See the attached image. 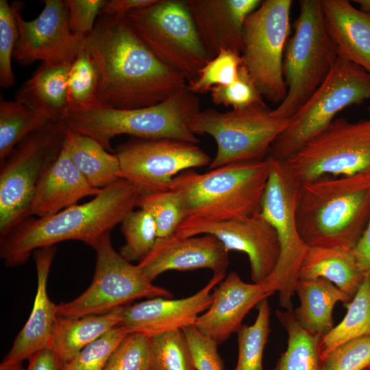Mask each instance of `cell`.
<instances>
[{"label":"cell","instance_id":"cell-1","mask_svg":"<svg viewBox=\"0 0 370 370\" xmlns=\"http://www.w3.org/2000/svg\"><path fill=\"white\" fill-rule=\"evenodd\" d=\"M99 75L103 106L136 109L158 104L186 86L144 45L126 16L101 13L84 40Z\"/></svg>","mask_w":370,"mask_h":370},{"label":"cell","instance_id":"cell-2","mask_svg":"<svg viewBox=\"0 0 370 370\" xmlns=\"http://www.w3.org/2000/svg\"><path fill=\"white\" fill-rule=\"evenodd\" d=\"M141 193L125 179L103 188L90 201L45 217H29L0 237V256L6 267L24 264L34 251L65 241H79L95 249L137 206Z\"/></svg>","mask_w":370,"mask_h":370},{"label":"cell","instance_id":"cell-3","mask_svg":"<svg viewBox=\"0 0 370 370\" xmlns=\"http://www.w3.org/2000/svg\"><path fill=\"white\" fill-rule=\"evenodd\" d=\"M295 214L308 247L352 249L370 220V173L299 184Z\"/></svg>","mask_w":370,"mask_h":370},{"label":"cell","instance_id":"cell-4","mask_svg":"<svg viewBox=\"0 0 370 370\" xmlns=\"http://www.w3.org/2000/svg\"><path fill=\"white\" fill-rule=\"evenodd\" d=\"M269 171L266 158L227 164L204 173L188 169L175 177L169 189L179 197L186 218L243 219L260 212Z\"/></svg>","mask_w":370,"mask_h":370},{"label":"cell","instance_id":"cell-5","mask_svg":"<svg viewBox=\"0 0 370 370\" xmlns=\"http://www.w3.org/2000/svg\"><path fill=\"white\" fill-rule=\"evenodd\" d=\"M199 111V99L186 85L164 101L148 107L68 109L62 122L68 128L93 138L107 151L112 150L110 140L121 134L197 144L199 139L190 130L189 123Z\"/></svg>","mask_w":370,"mask_h":370},{"label":"cell","instance_id":"cell-6","mask_svg":"<svg viewBox=\"0 0 370 370\" xmlns=\"http://www.w3.org/2000/svg\"><path fill=\"white\" fill-rule=\"evenodd\" d=\"M295 32L284 56L286 96L275 113L290 119L325 79L338 56L327 32L321 0L299 1Z\"/></svg>","mask_w":370,"mask_h":370},{"label":"cell","instance_id":"cell-7","mask_svg":"<svg viewBox=\"0 0 370 370\" xmlns=\"http://www.w3.org/2000/svg\"><path fill=\"white\" fill-rule=\"evenodd\" d=\"M68 127L53 121L21 140L0 169V237L29 216L40 181L59 158Z\"/></svg>","mask_w":370,"mask_h":370},{"label":"cell","instance_id":"cell-8","mask_svg":"<svg viewBox=\"0 0 370 370\" xmlns=\"http://www.w3.org/2000/svg\"><path fill=\"white\" fill-rule=\"evenodd\" d=\"M370 99V73L337 58L330 73L272 144L268 158L284 162L325 130L343 109Z\"/></svg>","mask_w":370,"mask_h":370},{"label":"cell","instance_id":"cell-9","mask_svg":"<svg viewBox=\"0 0 370 370\" xmlns=\"http://www.w3.org/2000/svg\"><path fill=\"white\" fill-rule=\"evenodd\" d=\"M126 19L151 52L188 83L211 60L184 0H156Z\"/></svg>","mask_w":370,"mask_h":370},{"label":"cell","instance_id":"cell-10","mask_svg":"<svg viewBox=\"0 0 370 370\" xmlns=\"http://www.w3.org/2000/svg\"><path fill=\"white\" fill-rule=\"evenodd\" d=\"M290 119L277 115L263 103L241 110L199 111L189 123L192 132L208 135L217 144L210 169L227 164L264 159Z\"/></svg>","mask_w":370,"mask_h":370},{"label":"cell","instance_id":"cell-11","mask_svg":"<svg viewBox=\"0 0 370 370\" xmlns=\"http://www.w3.org/2000/svg\"><path fill=\"white\" fill-rule=\"evenodd\" d=\"M269 178L261 202L260 212L276 231L280 256L277 265L264 282L267 291L278 293L284 310L293 309L292 299L299 281V271L308 246L301 239L295 219V201L299 184L284 162L271 158Z\"/></svg>","mask_w":370,"mask_h":370},{"label":"cell","instance_id":"cell-12","mask_svg":"<svg viewBox=\"0 0 370 370\" xmlns=\"http://www.w3.org/2000/svg\"><path fill=\"white\" fill-rule=\"evenodd\" d=\"M284 162L299 184L370 173V120L335 119Z\"/></svg>","mask_w":370,"mask_h":370},{"label":"cell","instance_id":"cell-13","mask_svg":"<svg viewBox=\"0 0 370 370\" xmlns=\"http://www.w3.org/2000/svg\"><path fill=\"white\" fill-rule=\"evenodd\" d=\"M95 250L96 263L91 284L75 299L57 305L58 317L104 314L140 298H173L169 290L153 284L137 264L115 250L110 232L102 236Z\"/></svg>","mask_w":370,"mask_h":370},{"label":"cell","instance_id":"cell-14","mask_svg":"<svg viewBox=\"0 0 370 370\" xmlns=\"http://www.w3.org/2000/svg\"><path fill=\"white\" fill-rule=\"evenodd\" d=\"M291 0H265L247 18L243 64L262 97L280 104L286 94L283 61Z\"/></svg>","mask_w":370,"mask_h":370},{"label":"cell","instance_id":"cell-15","mask_svg":"<svg viewBox=\"0 0 370 370\" xmlns=\"http://www.w3.org/2000/svg\"><path fill=\"white\" fill-rule=\"evenodd\" d=\"M121 178L141 195L168 190L181 172L210 164L209 155L197 144L174 139H140L121 145L115 153Z\"/></svg>","mask_w":370,"mask_h":370},{"label":"cell","instance_id":"cell-16","mask_svg":"<svg viewBox=\"0 0 370 370\" xmlns=\"http://www.w3.org/2000/svg\"><path fill=\"white\" fill-rule=\"evenodd\" d=\"M182 236L210 234L225 249L246 254L254 283L263 284L275 269L280 256V244L274 227L261 212L243 219L214 221L186 217L177 229Z\"/></svg>","mask_w":370,"mask_h":370},{"label":"cell","instance_id":"cell-17","mask_svg":"<svg viewBox=\"0 0 370 370\" xmlns=\"http://www.w3.org/2000/svg\"><path fill=\"white\" fill-rule=\"evenodd\" d=\"M43 2L42 11L29 21L23 18L19 3L11 4L18 29L13 58L21 65L36 61L52 65L72 64L85 45L71 29L66 0Z\"/></svg>","mask_w":370,"mask_h":370},{"label":"cell","instance_id":"cell-18","mask_svg":"<svg viewBox=\"0 0 370 370\" xmlns=\"http://www.w3.org/2000/svg\"><path fill=\"white\" fill-rule=\"evenodd\" d=\"M225 274L213 273L208 282L195 294L182 299L154 297L123 308L119 326L128 334L148 337L195 325L212 302V292Z\"/></svg>","mask_w":370,"mask_h":370},{"label":"cell","instance_id":"cell-19","mask_svg":"<svg viewBox=\"0 0 370 370\" xmlns=\"http://www.w3.org/2000/svg\"><path fill=\"white\" fill-rule=\"evenodd\" d=\"M229 263V252L215 236H182L174 233L158 238L149 254L137 265L153 282L170 270L208 269L213 273L225 274Z\"/></svg>","mask_w":370,"mask_h":370},{"label":"cell","instance_id":"cell-20","mask_svg":"<svg viewBox=\"0 0 370 370\" xmlns=\"http://www.w3.org/2000/svg\"><path fill=\"white\" fill-rule=\"evenodd\" d=\"M270 296L264 283H247L236 272H230L213 289L212 302L195 326L219 345L239 331L254 307Z\"/></svg>","mask_w":370,"mask_h":370},{"label":"cell","instance_id":"cell-21","mask_svg":"<svg viewBox=\"0 0 370 370\" xmlns=\"http://www.w3.org/2000/svg\"><path fill=\"white\" fill-rule=\"evenodd\" d=\"M210 59L220 50L241 55L248 16L260 0H184Z\"/></svg>","mask_w":370,"mask_h":370},{"label":"cell","instance_id":"cell-22","mask_svg":"<svg viewBox=\"0 0 370 370\" xmlns=\"http://www.w3.org/2000/svg\"><path fill=\"white\" fill-rule=\"evenodd\" d=\"M56 251L55 245L34 251L37 273V291L28 320L16 336L1 365L22 364L36 353L53 348V333L58 319L57 305L49 299L47 284Z\"/></svg>","mask_w":370,"mask_h":370},{"label":"cell","instance_id":"cell-23","mask_svg":"<svg viewBox=\"0 0 370 370\" xmlns=\"http://www.w3.org/2000/svg\"><path fill=\"white\" fill-rule=\"evenodd\" d=\"M325 25L338 58L370 73V12L347 0H321Z\"/></svg>","mask_w":370,"mask_h":370},{"label":"cell","instance_id":"cell-24","mask_svg":"<svg viewBox=\"0 0 370 370\" xmlns=\"http://www.w3.org/2000/svg\"><path fill=\"white\" fill-rule=\"evenodd\" d=\"M101 190L92 186L63 149L46 173L34 194L29 217H45L54 214Z\"/></svg>","mask_w":370,"mask_h":370},{"label":"cell","instance_id":"cell-25","mask_svg":"<svg viewBox=\"0 0 370 370\" xmlns=\"http://www.w3.org/2000/svg\"><path fill=\"white\" fill-rule=\"evenodd\" d=\"M324 278L352 300L366 278L353 249L308 247L299 271V280Z\"/></svg>","mask_w":370,"mask_h":370},{"label":"cell","instance_id":"cell-26","mask_svg":"<svg viewBox=\"0 0 370 370\" xmlns=\"http://www.w3.org/2000/svg\"><path fill=\"white\" fill-rule=\"evenodd\" d=\"M71 64L42 63L15 94V100L47 116L62 121L69 109L67 79Z\"/></svg>","mask_w":370,"mask_h":370},{"label":"cell","instance_id":"cell-27","mask_svg":"<svg viewBox=\"0 0 370 370\" xmlns=\"http://www.w3.org/2000/svg\"><path fill=\"white\" fill-rule=\"evenodd\" d=\"M299 299L294 314L299 325L312 335L323 336L334 328L335 304L346 308L352 299L330 281L324 278L299 280L296 292Z\"/></svg>","mask_w":370,"mask_h":370},{"label":"cell","instance_id":"cell-28","mask_svg":"<svg viewBox=\"0 0 370 370\" xmlns=\"http://www.w3.org/2000/svg\"><path fill=\"white\" fill-rule=\"evenodd\" d=\"M64 148L94 188L101 190L122 179L116 155L109 153L93 138L68 128Z\"/></svg>","mask_w":370,"mask_h":370},{"label":"cell","instance_id":"cell-29","mask_svg":"<svg viewBox=\"0 0 370 370\" xmlns=\"http://www.w3.org/2000/svg\"><path fill=\"white\" fill-rule=\"evenodd\" d=\"M123 308L101 314L78 317H58L53 333V349L63 364L90 343L119 325L122 319Z\"/></svg>","mask_w":370,"mask_h":370},{"label":"cell","instance_id":"cell-30","mask_svg":"<svg viewBox=\"0 0 370 370\" xmlns=\"http://www.w3.org/2000/svg\"><path fill=\"white\" fill-rule=\"evenodd\" d=\"M276 316L288 340L286 349L273 370H323L319 349L321 337L310 334L299 325L293 308L277 310Z\"/></svg>","mask_w":370,"mask_h":370},{"label":"cell","instance_id":"cell-31","mask_svg":"<svg viewBox=\"0 0 370 370\" xmlns=\"http://www.w3.org/2000/svg\"><path fill=\"white\" fill-rule=\"evenodd\" d=\"M343 320L321 337V356H326L338 346L351 340L370 336V278L367 277L346 307Z\"/></svg>","mask_w":370,"mask_h":370},{"label":"cell","instance_id":"cell-32","mask_svg":"<svg viewBox=\"0 0 370 370\" xmlns=\"http://www.w3.org/2000/svg\"><path fill=\"white\" fill-rule=\"evenodd\" d=\"M53 121L16 101L0 100V164L25 137Z\"/></svg>","mask_w":370,"mask_h":370},{"label":"cell","instance_id":"cell-33","mask_svg":"<svg viewBox=\"0 0 370 370\" xmlns=\"http://www.w3.org/2000/svg\"><path fill=\"white\" fill-rule=\"evenodd\" d=\"M69 109L88 110L103 106L99 97L97 66L84 47L70 66L67 79Z\"/></svg>","mask_w":370,"mask_h":370},{"label":"cell","instance_id":"cell-34","mask_svg":"<svg viewBox=\"0 0 370 370\" xmlns=\"http://www.w3.org/2000/svg\"><path fill=\"white\" fill-rule=\"evenodd\" d=\"M257 310L254 323L243 325L237 332L238 358L234 370H263V353L270 333L268 298L258 304Z\"/></svg>","mask_w":370,"mask_h":370},{"label":"cell","instance_id":"cell-35","mask_svg":"<svg viewBox=\"0 0 370 370\" xmlns=\"http://www.w3.org/2000/svg\"><path fill=\"white\" fill-rule=\"evenodd\" d=\"M149 338V370H196L182 330L160 333Z\"/></svg>","mask_w":370,"mask_h":370},{"label":"cell","instance_id":"cell-36","mask_svg":"<svg viewBox=\"0 0 370 370\" xmlns=\"http://www.w3.org/2000/svg\"><path fill=\"white\" fill-rule=\"evenodd\" d=\"M125 239L119 253L127 261H142L151 251L158 238L155 221L146 211L130 212L121 223Z\"/></svg>","mask_w":370,"mask_h":370},{"label":"cell","instance_id":"cell-37","mask_svg":"<svg viewBox=\"0 0 370 370\" xmlns=\"http://www.w3.org/2000/svg\"><path fill=\"white\" fill-rule=\"evenodd\" d=\"M137 206L148 212L155 221L158 238L174 234L186 219L179 197L169 189L142 195L137 201Z\"/></svg>","mask_w":370,"mask_h":370},{"label":"cell","instance_id":"cell-38","mask_svg":"<svg viewBox=\"0 0 370 370\" xmlns=\"http://www.w3.org/2000/svg\"><path fill=\"white\" fill-rule=\"evenodd\" d=\"M242 62L241 55L221 49L200 69L197 78L187 85L188 88L197 95L210 91L217 86L230 85L237 79Z\"/></svg>","mask_w":370,"mask_h":370},{"label":"cell","instance_id":"cell-39","mask_svg":"<svg viewBox=\"0 0 370 370\" xmlns=\"http://www.w3.org/2000/svg\"><path fill=\"white\" fill-rule=\"evenodd\" d=\"M127 334L121 326L113 328L64 363V369L103 370L111 355Z\"/></svg>","mask_w":370,"mask_h":370},{"label":"cell","instance_id":"cell-40","mask_svg":"<svg viewBox=\"0 0 370 370\" xmlns=\"http://www.w3.org/2000/svg\"><path fill=\"white\" fill-rule=\"evenodd\" d=\"M210 92L214 103L231 106L233 110L244 109L264 103L262 95L243 62L234 82L227 86H214Z\"/></svg>","mask_w":370,"mask_h":370},{"label":"cell","instance_id":"cell-41","mask_svg":"<svg viewBox=\"0 0 370 370\" xmlns=\"http://www.w3.org/2000/svg\"><path fill=\"white\" fill-rule=\"evenodd\" d=\"M149 338L128 334L111 355L103 370H149Z\"/></svg>","mask_w":370,"mask_h":370},{"label":"cell","instance_id":"cell-42","mask_svg":"<svg viewBox=\"0 0 370 370\" xmlns=\"http://www.w3.org/2000/svg\"><path fill=\"white\" fill-rule=\"evenodd\" d=\"M18 38L17 21L12 5L0 0V84L5 88L15 83L12 58Z\"/></svg>","mask_w":370,"mask_h":370},{"label":"cell","instance_id":"cell-43","mask_svg":"<svg viewBox=\"0 0 370 370\" xmlns=\"http://www.w3.org/2000/svg\"><path fill=\"white\" fill-rule=\"evenodd\" d=\"M370 365V336L347 341L323 360V370H365Z\"/></svg>","mask_w":370,"mask_h":370},{"label":"cell","instance_id":"cell-44","mask_svg":"<svg viewBox=\"0 0 370 370\" xmlns=\"http://www.w3.org/2000/svg\"><path fill=\"white\" fill-rule=\"evenodd\" d=\"M186 338L196 370H224L218 345L195 326L182 330Z\"/></svg>","mask_w":370,"mask_h":370},{"label":"cell","instance_id":"cell-45","mask_svg":"<svg viewBox=\"0 0 370 370\" xmlns=\"http://www.w3.org/2000/svg\"><path fill=\"white\" fill-rule=\"evenodd\" d=\"M106 1L66 0L72 32L82 40L90 34Z\"/></svg>","mask_w":370,"mask_h":370},{"label":"cell","instance_id":"cell-46","mask_svg":"<svg viewBox=\"0 0 370 370\" xmlns=\"http://www.w3.org/2000/svg\"><path fill=\"white\" fill-rule=\"evenodd\" d=\"M25 370H64V364L53 348L36 353L28 359Z\"/></svg>","mask_w":370,"mask_h":370},{"label":"cell","instance_id":"cell-47","mask_svg":"<svg viewBox=\"0 0 370 370\" xmlns=\"http://www.w3.org/2000/svg\"><path fill=\"white\" fill-rule=\"evenodd\" d=\"M156 0H110L106 1L101 13L106 15L126 16L130 12L149 6Z\"/></svg>","mask_w":370,"mask_h":370},{"label":"cell","instance_id":"cell-48","mask_svg":"<svg viewBox=\"0 0 370 370\" xmlns=\"http://www.w3.org/2000/svg\"><path fill=\"white\" fill-rule=\"evenodd\" d=\"M353 251L366 278H370V220Z\"/></svg>","mask_w":370,"mask_h":370},{"label":"cell","instance_id":"cell-49","mask_svg":"<svg viewBox=\"0 0 370 370\" xmlns=\"http://www.w3.org/2000/svg\"><path fill=\"white\" fill-rule=\"evenodd\" d=\"M354 1L359 5L360 10L370 12V0H356Z\"/></svg>","mask_w":370,"mask_h":370},{"label":"cell","instance_id":"cell-50","mask_svg":"<svg viewBox=\"0 0 370 370\" xmlns=\"http://www.w3.org/2000/svg\"><path fill=\"white\" fill-rule=\"evenodd\" d=\"M0 370H25L22 364L15 365H0Z\"/></svg>","mask_w":370,"mask_h":370},{"label":"cell","instance_id":"cell-51","mask_svg":"<svg viewBox=\"0 0 370 370\" xmlns=\"http://www.w3.org/2000/svg\"><path fill=\"white\" fill-rule=\"evenodd\" d=\"M369 116H370V106L369 108ZM369 120H370V119H369Z\"/></svg>","mask_w":370,"mask_h":370},{"label":"cell","instance_id":"cell-52","mask_svg":"<svg viewBox=\"0 0 370 370\" xmlns=\"http://www.w3.org/2000/svg\"><path fill=\"white\" fill-rule=\"evenodd\" d=\"M367 369H369L370 370V365H369V366L368 367V368H367Z\"/></svg>","mask_w":370,"mask_h":370},{"label":"cell","instance_id":"cell-53","mask_svg":"<svg viewBox=\"0 0 370 370\" xmlns=\"http://www.w3.org/2000/svg\"><path fill=\"white\" fill-rule=\"evenodd\" d=\"M365 370H369V369H365Z\"/></svg>","mask_w":370,"mask_h":370}]
</instances>
